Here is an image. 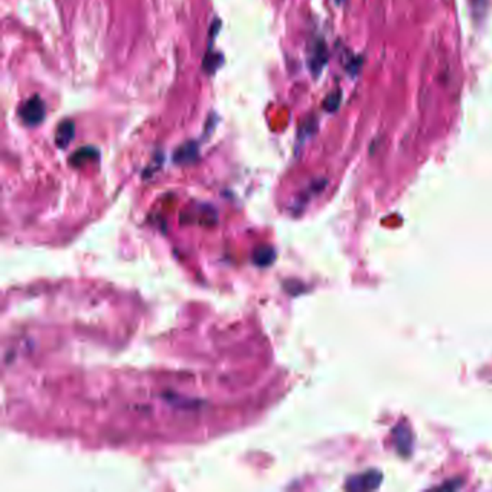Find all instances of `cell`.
Here are the masks:
<instances>
[{"label": "cell", "instance_id": "obj_1", "mask_svg": "<svg viewBox=\"0 0 492 492\" xmlns=\"http://www.w3.org/2000/svg\"><path fill=\"white\" fill-rule=\"evenodd\" d=\"M19 115L26 126L35 127L45 119V104H43V101L38 96H35L22 104Z\"/></svg>", "mask_w": 492, "mask_h": 492}, {"label": "cell", "instance_id": "obj_2", "mask_svg": "<svg viewBox=\"0 0 492 492\" xmlns=\"http://www.w3.org/2000/svg\"><path fill=\"white\" fill-rule=\"evenodd\" d=\"M383 481V475L377 471H368L366 473H361L354 476L346 484V489L350 491H374L380 487Z\"/></svg>", "mask_w": 492, "mask_h": 492}, {"label": "cell", "instance_id": "obj_3", "mask_svg": "<svg viewBox=\"0 0 492 492\" xmlns=\"http://www.w3.org/2000/svg\"><path fill=\"white\" fill-rule=\"evenodd\" d=\"M76 135V126L74 122L71 120H64L56 127V133H55V142L56 146H60L61 149L67 148L68 144L71 143V140L74 139Z\"/></svg>", "mask_w": 492, "mask_h": 492}, {"label": "cell", "instance_id": "obj_4", "mask_svg": "<svg viewBox=\"0 0 492 492\" xmlns=\"http://www.w3.org/2000/svg\"><path fill=\"white\" fill-rule=\"evenodd\" d=\"M274 258V253L270 249H260L256 251L254 254V260L256 263L260 266H266L270 265Z\"/></svg>", "mask_w": 492, "mask_h": 492}, {"label": "cell", "instance_id": "obj_5", "mask_svg": "<svg viewBox=\"0 0 492 492\" xmlns=\"http://www.w3.org/2000/svg\"><path fill=\"white\" fill-rule=\"evenodd\" d=\"M339 101H341V94H339V93H334V94H331V96L325 100L324 107H325V110H328V111H335V110L338 109V106H339Z\"/></svg>", "mask_w": 492, "mask_h": 492}]
</instances>
